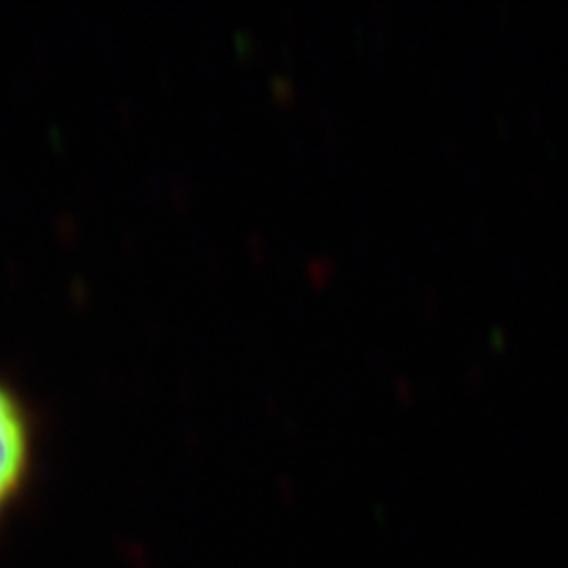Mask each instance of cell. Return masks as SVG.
<instances>
[{
	"label": "cell",
	"instance_id": "1",
	"mask_svg": "<svg viewBox=\"0 0 568 568\" xmlns=\"http://www.w3.org/2000/svg\"><path fill=\"white\" fill-rule=\"evenodd\" d=\"M31 462V424L24 405L0 382V511L24 486Z\"/></svg>",
	"mask_w": 568,
	"mask_h": 568
}]
</instances>
